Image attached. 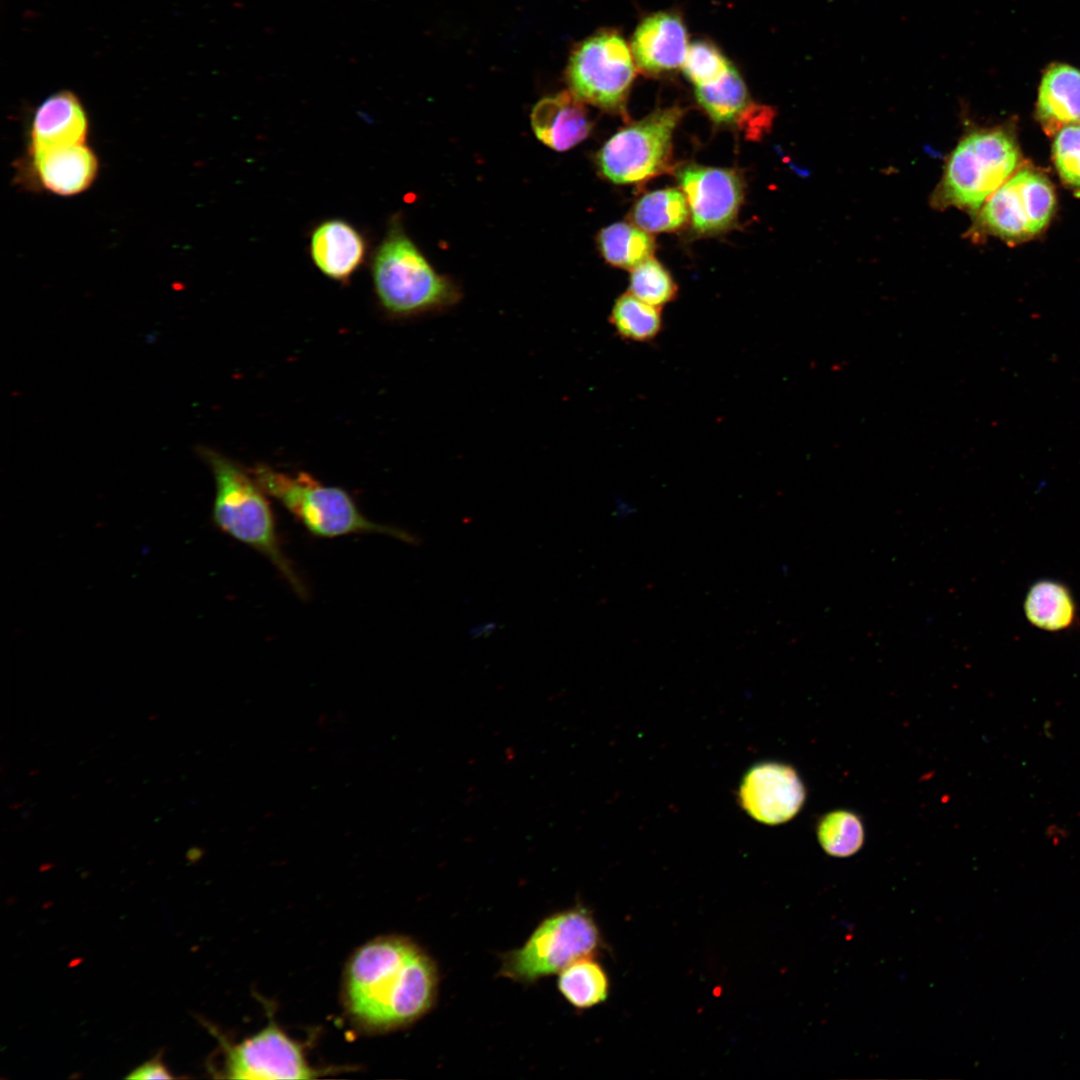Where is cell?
Segmentation results:
<instances>
[{
    "instance_id": "obj_17",
    "label": "cell",
    "mask_w": 1080,
    "mask_h": 1080,
    "mask_svg": "<svg viewBox=\"0 0 1080 1080\" xmlns=\"http://www.w3.org/2000/svg\"><path fill=\"white\" fill-rule=\"evenodd\" d=\"M40 183L50 192L74 195L86 190L97 172V159L83 143L32 153Z\"/></svg>"
},
{
    "instance_id": "obj_29",
    "label": "cell",
    "mask_w": 1080,
    "mask_h": 1080,
    "mask_svg": "<svg viewBox=\"0 0 1080 1080\" xmlns=\"http://www.w3.org/2000/svg\"><path fill=\"white\" fill-rule=\"evenodd\" d=\"M773 116L774 112L769 107L750 103L737 122L753 138L767 131Z\"/></svg>"
},
{
    "instance_id": "obj_2",
    "label": "cell",
    "mask_w": 1080,
    "mask_h": 1080,
    "mask_svg": "<svg viewBox=\"0 0 1080 1080\" xmlns=\"http://www.w3.org/2000/svg\"><path fill=\"white\" fill-rule=\"evenodd\" d=\"M197 450L215 481L212 509L215 526L263 555L295 593L306 598L307 588L282 549L268 495L239 463L209 447L201 446Z\"/></svg>"
},
{
    "instance_id": "obj_5",
    "label": "cell",
    "mask_w": 1080,
    "mask_h": 1080,
    "mask_svg": "<svg viewBox=\"0 0 1080 1080\" xmlns=\"http://www.w3.org/2000/svg\"><path fill=\"white\" fill-rule=\"evenodd\" d=\"M1019 150L1002 130H980L964 136L947 159L932 203L936 208L977 211L1014 173Z\"/></svg>"
},
{
    "instance_id": "obj_1",
    "label": "cell",
    "mask_w": 1080,
    "mask_h": 1080,
    "mask_svg": "<svg viewBox=\"0 0 1080 1080\" xmlns=\"http://www.w3.org/2000/svg\"><path fill=\"white\" fill-rule=\"evenodd\" d=\"M437 990L435 963L405 937H379L364 944L345 973L346 1008L356 1023L370 1030L413 1023L432 1008Z\"/></svg>"
},
{
    "instance_id": "obj_15",
    "label": "cell",
    "mask_w": 1080,
    "mask_h": 1080,
    "mask_svg": "<svg viewBox=\"0 0 1080 1080\" xmlns=\"http://www.w3.org/2000/svg\"><path fill=\"white\" fill-rule=\"evenodd\" d=\"M87 130L88 119L79 98L71 91H58L35 110L31 153L83 144Z\"/></svg>"
},
{
    "instance_id": "obj_19",
    "label": "cell",
    "mask_w": 1080,
    "mask_h": 1080,
    "mask_svg": "<svg viewBox=\"0 0 1080 1080\" xmlns=\"http://www.w3.org/2000/svg\"><path fill=\"white\" fill-rule=\"evenodd\" d=\"M1024 612L1032 625L1046 631L1068 629L1077 616L1070 590L1054 580H1041L1030 587L1024 601Z\"/></svg>"
},
{
    "instance_id": "obj_3",
    "label": "cell",
    "mask_w": 1080,
    "mask_h": 1080,
    "mask_svg": "<svg viewBox=\"0 0 1080 1080\" xmlns=\"http://www.w3.org/2000/svg\"><path fill=\"white\" fill-rule=\"evenodd\" d=\"M371 277L378 303L395 318L446 310L460 298L455 283L438 274L406 234L399 216L392 217L373 252Z\"/></svg>"
},
{
    "instance_id": "obj_20",
    "label": "cell",
    "mask_w": 1080,
    "mask_h": 1080,
    "mask_svg": "<svg viewBox=\"0 0 1080 1080\" xmlns=\"http://www.w3.org/2000/svg\"><path fill=\"white\" fill-rule=\"evenodd\" d=\"M689 214L683 191L666 188L642 196L633 207L632 219L646 232H671L681 228Z\"/></svg>"
},
{
    "instance_id": "obj_7",
    "label": "cell",
    "mask_w": 1080,
    "mask_h": 1080,
    "mask_svg": "<svg viewBox=\"0 0 1080 1080\" xmlns=\"http://www.w3.org/2000/svg\"><path fill=\"white\" fill-rule=\"evenodd\" d=\"M634 78L632 53L623 37L611 30L579 43L566 69L569 91L582 102L608 111L623 109Z\"/></svg>"
},
{
    "instance_id": "obj_18",
    "label": "cell",
    "mask_w": 1080,
    "mask_h": 1080,
    "mask_svg": "<svg viewBox=\"0 0 1080 1080\" xmlns=\"http://www.w3.org/2000/svg\"><path fill=\"white\" fill-rule=\"evenodd\" d=\"M1037 114L1048 133L1080 124L1079 69L1058 63L1046 70L1039 87Z\"/></svg>"
},
{
    "instance_id": "obj_23",
    "label": "cell",
    "mask_w": 1080,
    "mask_h": 1080,
    "mask_svg": "<svg viewBox=\"0 0 1080 1080\" xmlns=\"http://www.w3.org/2000/svg\"><path fill=\"white\" fill-rule=\"evenodd\" d=\"M696 99L710 118L719 124L737 122L750 105L745 82L733 65L719 81L696 87Z\"/></svg>"
},
{
    "instance_id": "obj_10",
    "label": "cell",
    "mask_w": 1080,
    "mask_h": 1080,
    "mask_svg": "<svg viewBox=\"0 0 1080 1080\" xmlns=\"http://www.w3.org/2000/svg\"><path fill=\"white\" fill-rule=\"evenodd\" d=\"M225 1073L232 1079H311L302 1047L275 1024L231 1047Z\"/></svg>"
},
{
    "instance_id": "obj_26",
    "label": "cell",
    "mask_w": 1080,
    "mask_h": 1080,
    "mask_svg": "<svg viewBox=\"0 0 1080 1080\" xmlns=\"http://www.w3.org/2000/svg\"><path fill=\"white\" fill-rule=\"evenodd\" d=\"M629 293L661 308L676 297L677 285L665 267L650 257L632 269Z\"/></svg>"
},
{
    "instance_id": "obj_13",
    "label": "cell",
    "mask_w": 1080,
    "mask_h": 1080,
    "mask_svg": "<svg viewBox=\"0 0 1080 1080\" xmlns=\"http://www.w3.org/2000/svg\"><path fill=\"white\" fill-rule=\"evenodd\" d=\"M309 253L317 269L331 280L345 283L365 263L368 244L358 228L340 218L317 224L310 236Z\"/></svg>"
},
{
    "instance_id": "obj_9",
    "label": "cell",
    "mask_w": 1080,
    "mask_h": 1080,
    "mask_svg": "<svg viewBox=\"0 0 1080 1080\" xmlns=\"http://www.w3.org/2000/svg\"><path fill=\"white\" fill-rule=\"evenodd\" d=\"M1055 202L1051 182L1035 170L1022 169L988 198L975 227L1005 240H1024L1045 228Z\"/></svg>"
},
{
    "instance_id": "obj_4",
    "label": "cell",
    "mask_w": 1080,
    "mask_h": 1080,
    "mask_svg": "<svg viewBox=\"0 0 1080 1080\" xmlns=\"http://www.w3.org/2000/svg\"><path fill=\"white\" fill-rule=\"evenodd\" d=\"M250 472L268 496L316 537L383 534L409 544L419 543L418 537L406 530L371 521L346 490L324 485L306 472L290 474L266 464H257Z\"/></svg>"
},
{
    "instance_id": "obj_16",
    "label": "cell",
    "mask_w": 1080,
    "mask_h": 1080,
    "mask_svg": "<svg viewBox=\"0 0 1080 1080\" xmlns=\"http://www.w3.org/2000/svg\"><path fill=\"white\" fill-rule=\"evenodd\" d=\"M536 137L555 151H566L584 140L592 123L588 112L570 91L542 98L531 112Z\"/></svg>"
},
{
    "instance_id": "obj_27",
    "label": "cell",
    "mask_w": 1080,
    "mask_h": 1080,
    "mask_svg": "<svg viewBox=\"0 0 1080 1080\" xmlns=\"http://www.w3.org/2000/svg\"><path fill=\"white\" fill-rule=\"evenodd\" d=\"M732 64L714 44L705 40L693 42L687 50L683 71L696 87L722 79Z\"/></svg>"
},
{
    "instance_id": "obj_14",
    "label": "cell",
    "mask_w": 1080,
    "mask_h": 1080,
    "mask_svg": "<svg viewBox=\"0 0 1080 1080\" xmlns=\"http://www.w3.org/2000/svg\"><path fill=\"white\" fill-rule=\"evenodd\" d=\"M682 18L674 12H657L635 29L631 51L638 67L649 74L670 72L683 65L688 45Z\"/></svg>"
},
{
    "instance_id": "obj_32",
    "label": "cell",
    "mask_w": 1080,
    "mask_h": 1080,
    "mask_svg": "<svg viewBox=\"0 0 1080 1080\" xmlns=\"http://www.w3.org/2000/svg\"><path fill=\"white\" fill-rule=\"evenodd\" d=\"M613 513L617 519H625L635 513V509L628 503L618 501Z\"/></svg>"
},
{
    "instance_id": "obj_31",
    "label": "cell",
    "mask_w": 1080,
    "mask_h": 1080,
    "mask_svg": "<svg viewBox=\"0 0 1080 1080\" xmlns=\"http://www.w3.org/2000/svg\"><path fill=\"white\" fill-rule=\"evenodd\" d=\"M496 627H497V624L495 622H487V623H484V624L473 627L469 631V634L473 639H477V638H481V637H487L492 632L495 631Z\"/></svg>"
},
{
    "instance_id": "obj_30",
    "label": "cell",
    "mask_w": 1080,
    "mask_h": 1080,
    "mask_svg": "<svg viewBox=\"0 0 1080 1080\" xmlns=\"http://www.w3.org/2000/svg\"><path fill=\"white\" fill-rule=\"evenodd\" d=\"M129 1079H173L165 1065L160 1061L158 1057L142 1064L136 1068L129 1076Z\"/></svg>"
},
{
    "instance_id": "obj_28",
    "label": "cell",
    "mask_w": 1080,
    "mask_h": 1080,
    "mask_svg": "<svg viewBox=\"0 0 1080 1080\" xmlns=\"http://www.w3.org/2000/svg\"><path fill=\"white\" fill-rule=\"evenodd\" d=\"M1052 153L1063 182L1080 189V124L1067 125L1057 131Z\"/></svg>"
},
{
    "instance_id": "obj_12",
    "label": "cell",
    "mask_w": 1080,
    "mask_h": 1080,
    "mask_svg": "<svg viewBox=\"0 0 1080 1080\" xmlns=\"http://www.w3.org/2000/svg\"><path fill=\"white\" fill-rule=\"evenodd\" d=\"M805 800V788L796 771L781 763H762L745 775L739 801L744 810L764 824L792 819Z\"/></svg>"
},
{
    "instance_id": "obj_22",
    "label": "cell",
    "mask_w": 1080,
    "mask_h": 1080,
    "mask_svg": "<svg viewBox=\"0 0 1080 1080\" xmlns=\"http://www.w3.org/2000/svg\"><path fill=\"white\" fill-rule=\"evenodd\" d=\"M598 245L607 263L624 269H633L652 257L655 249L654 240L646 231L625 222L603 228Z\"/></svg>"
},
{
    "instance_id": "obj_25",
    "label": "cell",
    "mask_w": 1080,
    "mask_h": 1080,
    "mask_svg": "<svg viewBox=\"0 0 1080 1080\" xmlns=\"http://www.w3.org/2000/svg\"><path fill=\"white\" fill-rule=\"evenodd\" d=\"M817 837L828 855L849 857L862 847L864 828L860 818L853 812L836 810L820 820Z\"/></svg>"
},
{
    "instance_id": "obj_6",
    "label": "cell",
    "mask_w": 1080,
    "mask_h": 1080,
    "mask_svg": "<svg viewBox=\"0 0 1080 1080\" xmlns=\"http://www.w3.org/2000/svg\"><path fill=\"white\" fill-rule=\"evenodd\" d=\"M601 946L592 913L576 906L545 918L520 948L504 955L500 974L518 982H535L578 959L592 957Z\"/></svg>"
},
{
    "instance_id": "obj_8",
    "label": "cell",
    "mask_w": 1080,
    "mask_h": 1080,
    "mask_svg": "<svg viewBox=\"0 0 1080 1080\" xmlns=\"http://www.w3.org/2000/svg\"><path fill=\"white\" fill-rule=\"evenodd\" d=\"M682 115L680 107H669L619 130L598 152L601 174L616 184H635L664 171Z\"/></svg>"
},
{
    "instance_id": "obj_24",
    "label": "cell",
    "mask_w": 1080,
    "mask_h": 1080,
    "mask_svg": "<svg viewBox=\"0 0 1080 1080\" xmlns=\"http://www.w3.org/2000/svg\"><path fill=\"white\" fill-rule=\"evenodd\" d=\"M610 322L619 336L634 342L651 341L662 329L660 308L631 293L623 294L615 301Z\"/></svg>"
},
{
    "instance_id": "obj_21",
    "label": "cell",
    "mask_w": 1080,
    "mask_h": 1080,
    "mask_svg": "<svg viewBox=\"0 0 1080 1080\" xmlns=\"http://www.w3.org/2000/svg\"><path fill=\"white\" fill-rule=\"evenodd\" d=\"M558 989L574 1007L587 1009L604 1002L609 995V978L592 957L578 959L559 972Z\"/></svg>"
},
{
    "instance_id": "obj_11",
    "label": "cell",
    "mask_w": 1080,
    "mask_h": 1080,
    "mask_svg": "<svg viewBox=\"0 0 1080 1080\" xmlns=\"http://www.w3.org/2000/svg\"><path fill=\"white\" fill-rule=\"evenodd\" d=\"M677 175L697 232H720L735 221L743 199V183L735 171L689 164Z\"/></svg>"
}]
</instances>
